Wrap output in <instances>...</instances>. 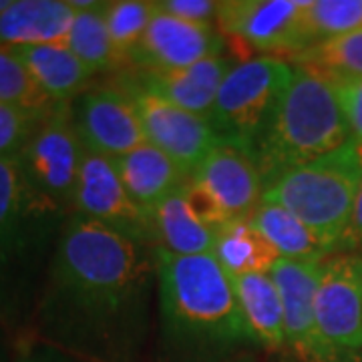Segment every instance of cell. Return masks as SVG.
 I'll list each match as a JSON object with an SVG mask.
<instances>
[{
  "mask_svg": "<svg viewBox=\"0 0 362 362\" xmlns=\"http://www.w3.org/2000/svg\"><path fill=\"white\" fill-rule=\"evenodd\" d=\"M153 247L71 214L33 316L37 342L85 362H135L151 326Z\"/></svg>",
  "mask_w": 362,
  "mask_h": 362,
  "instance_id": "6da1fadb",
  "label": "cell"
},
{
  "mask_svg": "<svg viewBox=\"0 0 362 362\" xmlns=\"http://www.w3.org/2000/svg\"><path fill=\"white\" fill-rule=\"evenodd\" d=\"M161 344L177 362H228L256 346L232 278L214 254L175 256L153 247Z\"/></svg>",
  "mask_w": 362,
  "mask_h": 362,
  "instance_id": "7a4b0ae2",
  "label": "cell"
},
{
  "mask_svg": "<svg viewBox=\"0 0 362 362\" xmlns=\"http://www.w3.org/2000/svg\"><path fill=\"white\" fill-rule=\"evenodd\" d=\"M69 216L30 189L16 159H0V324L33 322Z\"/></svg>",
  "mask_w": 362,
  "mask_h": 362,
  "instance_id": "3957f363",
  "label": "cell"
},
{
  "mask_svg": "<svg viewBox=\"0 0 362 362\" xmlns=\"http://www.w3.org/2000/svg\"><path fill=\"white\" fill-rule=\"evenodd\" d=\"M350 137L334 83L292 65V77L254 147L262 185L268 187L288 171L332 153Z\"/></svg>",
  "mask_w": 362,
  "mask_h": 362,
  "instance_id": "277c9868",
  "label": "cell"
},
{
  "mask_svg": "<svg viewBox=\"0 0 362 362\" xmlns=\"http://www.w3.org/2000/svg\"><path fill=\"white\" fill-rule=\"evenodd\" d=\"M361 185L362 143L350 137L332 153L272 181L262 202L294 214L338 254Z\"/></svg>",
  "mask_w": 362,
  "mask_h": 362,
  "instance_id": "5b68a950",
  "label": "cell"
},
{
  "mask_svg": "<svg viewBox=\"0 0 362 362\" xmlns=\"http://www.w3.org/2000/svg\"><path fill=\"white\" fill-rule=\"evenodd\" d=\"M292 77V65L282 59L252 57L228 73L207 117L221 141H230L254 156L256 141Z\"/></svg>",
  "mask_w": 362,
  "mask_h": 362,
  "instance_id": "8992f818",
  "label": "cell"
},
{
  "mask_svg": "<svg viewBox=\"0 0 362 362\" xmlns=\"http://www.w3.org/2000/svg\"><path fill=\"white\" fill-rule=\"evenodd\" d=\"M183 192L199 220L218 233L232 221L252 218L264 185L254 156L235 143L220 141L185 181Z\"/></svg>",
  "mask_w": 362,
  "mask_h": 362,
  "instance_id": "52a82bcc",
  "label": "cell"
},
{
  "mask_svg": "<svg viewBox=\"0 0 362 362\" xmlns=\"http://www.w3.org/2000/svg\"><path fill=\"white\" fill-rule=\"evenodd\" d=\"M306 0H221L218 2V30L233 45V57L258 52L292 61L312 47L304 26Z\"/></svg>",
  "mask_w": 362,
  "mask_h": 362,
  "instance_id": "ba28073f",
  "label": "cell"
},
{
  "mask_svg": "<svg viewBox=\"0 0 362 362\" xmlns=\"http://www.w3.org/2000/svg\"><path fill=\"white\" fill-rule=\"evenodd\" d=\"M81 157L83 143L71 105H59L37 127L16 163L33 192L54 207L73 214Z\"/></svg>",
  "mask_w": 362,
  "mask_h": 362,
  "instance_id": "9c48e42d",
  "label": "cell"
},
{
  "mask_svg": "<svg viewBox=\"0 0 362 362\" xmlns=\"http://www.w3.org/2000/svg\"><path fill=\"white\" fill-rule=\"evenodd\" d=\"M316 322L340 362H362V258L340 252L322 262Z\"/></svg>",
  "mask_w": 362,
  "mask_h": 362,
  "instance_id": "30bf717a",
  "label": "cell"
},
{
  "mask_svg": "<svg viewBox=\"0 0 362 362\" xmlns=\"http://www.w3.org/2000/svg\"><path fill=\"white\" fill-rule=\"evenodd\" d=\"M73 214L97 221L131 242L156 247L151 214L131 199L113 159L87 151L85 147L78 165Z\"/></svg>",
  "mask_w": 362,
  "mask_h": 362,
  "instance_id": "8fae6325",
  "label": "cell"
},
{
  "mask_svg": "<svg viewBox=\"0 0 362 362\" xmlns=\"http://www.w3.org/2000/svg\"><path fill=\"white\" fill-rule=\"evenodd\" d=\"M71 111L87 151L119 159L147 143L135 101L123 85L89 87L71 103Z\"/></svg>",
  "mask_w": 362,
  "mask_h": 362,
  "instance_id": "7c38bea8",
  "label": "cell"
},
{
  "mask_svg": "<svg viewBox=\"0 0 362 362\" xmlns=\"http://www.w3.org/2000/svg\"><path fill=\"white\" fill-rule=\"evenodd\" d=\"M119 85L129 90L135 101L147 143L165 153L189 180L209 151L221 141L211 123L206 117L183 111L139 87L127 83Z\"/></svg>",
  "mask_w": 362,
  "mask_h": 362,
  "instance_id": "4fadbf2b",
  "label": "cell"
},
{
  "mask_svg": "<svg viewBox=\"0 0 362 362\" xmlns=\"http://www.w3.org/2000/svg\"><path fill=\"white\" fill-rule=\"evenodd\" d=\"M322 264H304L280 258L272 268L284 308L286 346L300 362H340L320 337L316 322V288Z\"/></svg>",
  "mask_w": 362,
  "mask_h": 362,
  "instance_id": "5bb4252c",
  "label": "cell"
},
{
  "mask_svg": "<svg viewBox=\"0 0 362 362\" xmlns=\"http://www.w3.org/2000/svg\"><path fill=\"white\" fill-rule=\"evenodd\" d=\"M226 47L228 40L218 26L187 23L157 8L131 63L147 73L175 71L206 59L223 57Z\"/></svg>",
  "mask_w": 362,
  "mask_h": 362,
  "instance_id": "9a60e30c",
  "label": "cell"
},
{
  "mask_svg": "<svg viewBox=\"0 0 362 362\" xmlns=\"http://www.w3.org/2000/svg\"><path fill=\"white\" fill-rule=\"evenodd\" d=\"M238 63L240 59L232 54H223L175 71H156V73L139 71L133 83L127 81L123 83L139 87L183 111L207 119L214 109L223 78L228 77V73Z\"/></svg>",
  "mask_w": 362,
  "mask_h": 362,
  "instance_id": "2e32d148",
  "label": "cell"
},
{
  "mask_svg": "<svg viewBox=\"0 0 362 362\" xmlns=\"http://www.w3.org/2000/svg\"><path fill=\"white\" fill-rule=\"evenodd\" d=\"M73 21L69 0H13L0 14V45H66Z\"/></svg>",
  "mask_w": 362,
  "mask_h": 362,
  "instance_id": "e0dca14e",
  "label": "cell"
},
{
  "mask_svg": "<svg viewBox=\"0 0 362 362\" xmlns=\"http://www.w3.org/2000/svg\"><path fill=\"white\" fill-rule=\"evenodd\" d=\"M113 163L131 199L147 214L168 195L180 192L187 181L183 171L149 143L113 159Z\"/></svg>",
  "mask_w": 362,
  "mask_h": 362,
  "instance_id": "ac0fdd59",
  "label": "cell"
},
{
  "mask_svg": "<svg viewBox=\"0 0 362 362\" xmlns=\"http://www.w3.org/2000/svg\"><path fill=\"white\" fill-rule=\"evenodd\" d=\"M39 87L54 103L71 105L89 89L95 73L81 63L66 45L13 47Z\"/></svg>",
  "mask_w": 362,
  "mask_h": 362,
  "instance_id": "d6986e66",
  "label": "cell"
},
{
  "mask_svg": "<svg viewBox=\"0 0 362 362\" xmlns=\"http://www.w3.org/2000/svg\"><path fill=\"white\" fill-rule=\"evenodd\" d=\"M156 247H161L175 256H206L214 254L218 233L199 220L187 195L180 192L168 195L151 211Z\"/></svg>",
  "mask_w": 362,
  "mask_h": 362,
  "instance_id": "ffe728a7",
  "label": "cell"
},
{
  "mask_svg": "<svg viewBox=\"0 0 362 362\" xmlns=\"http://www.w3.org/2000/svg\"><path fill=\"white\" fill-rule=\"evenodd\" d=\"M232 284L256 346L268 350L284 349V308L278 286L270 274L233 276Z\"/></svg>",
  "mask_w": 362,
  "mask_h": 362,
  "instance_id": "44dd1931",
  "label": "cell"
},
{
  "mask_svg": "<svg viewBox=\"0 0 362 362\" xmlns=\"http://www.w3.org/2000/svg\"><path fill=\"white\" fill-rule=\"evenodd\" d=\"M247 221L268 240L280 258L304 264H322L324 259L337 254L304 221L298 220L294 214L278 204L259 202Z\"/></svg>",
  "mask_w": 362,
  "mask_h": 362,
  "instance_id": "7402d4cb",
  "label": "cell"
},
{
  "mask_svg": "<svg viewBox=\"0 0 362 362\" xmlns=\"http://www.w3.org/2000/svg\"><path fill=\"white\" fill-rule=\"evenodd\" d=\"M214 256L230 278L246 274H270L280 259L278 252L262 233L252 228L250 221H232L221 228Z\"/></svg>",
  "mask_w": 362,
  "mask_h": 362,
  "instance_id": "603a6c76",
  "label": "cell"
},
{
  "mask_svg": "<svg viewBox=\"0 0 362 362\" xmlns=\"http://www.w3.org/2000/svg\"><path fill=\"white\" fill-rule=\"evenodd\" d=\"M66 47L75 52L81 63L97 73H119L131 63L121 57L109 37L105 23V2L85 11H75V21L71 26Z\"/></svg>",
  "mask_w": 362,
  "mask_h": 362,
  "instance_id": "cb8c5ba5",
  "label": "cell"
},
{
  "mask_svg": "<svg viewBox=\"0 0 362 362\" xmlns=\"http://www.w3.org/2000/svg\"><path fill=\"white\" fill-rule=\"evenodd\" d=\"M290 65L320 73L330 81H362V28L337 39L322 40L296 54Z\"/></svg>",
  "mask_w": 362,
  "mask_h": 362,
  "instance_id": "d4e9b609",
  "label": "cell"
},
{
  "mask_svg": "<svg viewBox=\"0 0 362 362\" xmlns=\"http://www.w3.org/2000/svg\"><path fill=\"white\" fill-rule=\"evenodd\" d=\"M0 103L14 105L39 117H49L59 107L40 89L13 47L0 45Z\"/></svg>",
  "mask_w": 362,
  "mask_h": 362,
  "instance_id": "484cf974",
  "label": "cell"
},
{
  "mask_svg": "<svg viewBox=\"0 0 362 362\" xmlns=\"http://www.w3.org/2000/svg\"><path fill=\"white\" fill-rule=\"evenodd\" d=\"M304 26L312 45L358 30L362 28V0H306Z\"/></svg>",
  "mask_w": 362,
  "mask_h": 362,
  "instance_id": "4316f807",
  "label": "cell"
},
{
  "mask_svg": "<svg viewBox=\"0 0 362 362\" xmlns=\"http://www.w3.org/2000/svg\"><path fill=\"white\" fill-rule=\"evenodd\" d=\"M156 2L145 0H111L105 2V23L109 37L121 57L131 63L133 52L147 33L156 14Z\"/></svg>",
  "mask_w": 362,
  "mask_h": 362,
  "instance_id": "83f0119b",
  "label": "cell"
},
{
  "mask_svg": "<svg viewBox=\"0 0 362 362\" xmlns=\"http://www.w3.org/2000/svg\"><path fill=\"white\" fill-rule=\"evenodd\" d=\"M47 117L0 103V159H16Z\"/></svg>",
  "mask_w": 362,
  "mask_h": 362,
  "instance_id": "f1b7e54d",
  "label": "cell"
},
{
  "mask_svg": "<svg viewBox=\"0 0 362 362\" xmlns=\"http://www.w3.org/2000/svg\"><path fill=\"white\" fill-rule=\"evenodd\" d=\"M156 6L161 13L195 25H211V21L218 18L216 0H159Z\"/></svg>",
  "mask_w": 362,
  "mask_h": 362,
  "instance_id": "f546056e",
  "label": "cell"
},
{
  "mask_svg": "<svg viewBox=\"0 0 362 362\" xmlns=\"http://www.w3.org/2000/svg\"><path fill=\"white\" fill-rule=\"evenodd\" d=\"M334 87L349 121L352 139L362 143V81H337Z\"/></svg>",
  "mask_w": 362,
  "mask_h": 362,
  "instance_id": "4dcf8cb0",
  "label": "cell"
},
{
  "mask_svg": "<svg viewBox=\"0 0 362 362\" xmlns=\"http://www.w3.org/2000/svg\"><path fill=\"white\" fill-rule=\"evenodd\" d=\"M340 252L356 254V256L362 258V185L361 192L356 195V202H354V209H352V216H350L349 228H346L344 238H342V244H340Z\"/></svg>",
  "mask_w": 362,
  "mask_h": 362,
  "instance_id": "1f68e13d",
  "label": "cell"
},
{
  "mask_svg": "<svg viewBox=\"0 0 362 362\" xmlns=\"http://www.w3.org/2000/svg\"><path fill=\"white\" fill-rule=\"evenodd\" d=\"M14 362H85L78 361L75 356L66 354V352H61V350L52 349V346H47L42 342H33L28 344Z\"/></svg>",
  "mask_w": 362,
  "mask_h": 362,
  "instance_id": "d6a6232c",
  "label": "cell"
},
{
  "mask_svg": "<svg viewBox=\"0 0 362 362\" xmlns=\"http://www.w3.org/2000/svg\"><path fill=\"white\" fill-rule=\"evenodd\" d=\"M228 362H254L252 358H244V356H240V358H232V361Z\"/></svg>",
  "mask_w": 362,
  "mask_h": 362,
  "instance_id": "836d02e7",
  "label": "cell"
}]
</instances>
